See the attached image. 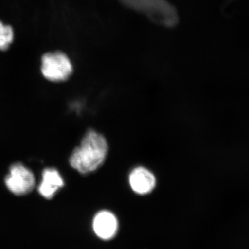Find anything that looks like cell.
<instances>
[{
    "label": "cell",
    "instance_id": "cell-1",
    "mask_svg": "<svg viewBox=\"0 0 249 249\" xmlns=\"http://www.w3.org/2000/svg\"><path fill=\"white\" fill-rule=\"evenodd\" d=\"M107 151V142L105 137L95 131L89 130L82 139L80 146L72 152L70 165L80 173H91L103 164Z\"/></svg>",
    "mask_w": 249,
    "mask_h": 249
},
{
    "label": "cell",
    "instance_id": "cell-5",
    "mask_svg": "<svg viewBox=\"0 0 249 249\" xmlns=\"http://www.w3.org/2000/svg\"><path fill=\"white\" fill-rule=\"evenodd\" d=\"M129 181L132 191L139 195L148 194L156 186L155 175L143 167H137L132 170Z\"/></svg>",
    "mask_w": 249,
    "mask_h": 249
},
{
    "label": "cell",
    "instance_id": "cell-6",
    "mask_svg": "<svg viewBox=\"0 0 249 249\" xmlns=\"http://www.w3.org/2000/svg\"><path fill=\"white\" fill-rule=\"evenodd\" d=\"M65 185L60 173L55 168H46L42 173V181L38 187L39 193L47 199H51Z\"/></svg>",
    "mask_w": 249,
    "mask_h": 249
},
{
    "label": "cell",
    "instance_id": "cell-7",
    "mask_svg": "<svg viewBox=\"0 0 249 249\" xmlns=\"http://www.w3.org/2000/svg\"><path fill=\"white\" fill-rule=\"evenodd\" d=\"M14 31L9 25L0 22V49H7L14 40Z\"/></svg>",
    "mask_w": 249,
    "mask_h": 249
},
{
    "label": "cell",
    "instance_id": "cell-3",
    "mask_svg": "<svg viewBox=\"0 0 249 249\" xmlns=\"http://www.w3.org/2000/svg\"><path fill=\"white\" fill-rule=\"evenodd\" d=\"M5 184L13 194L24 196L34 190L35 177L27 167L20 163H16L10 168L9 175L5 178Z\"/></svg>",
    "mask_w": 249,
    "mask_h": 249
},
{
    "label": "cell",
    "instance_id": "cell-2",
    "mask_svg": "<svg viewBox=\"0 0 249 249\" xmlns=\"http://www.w3.org/2000/svg\"><path fill=\"white\" fill-rule=\"evenodd\" d=\"M41 72L52 82L65 81L71 76L72 64L65 53L60 52L47 53L42 59Z\"/></svg>",
    "mask_w": 249,
    "mask_h": 249
},
{
    "label": "cell",
    "instance_id": "cell-4",
    "mask_svg": "<svg viewBox=\"0 0 249 249\" xmlns=\"http://www.w3.org/2000/svg\"><path fill=\"white\" fill-rule=\"evenodd\" d=\"M93 232L103 240H109L115 237L118 231V220L112 213L108 211L98 212L93 218Z\"/></svg>",
    "mask_w": 249,
    "mask_h": 249
}]
</instances>
